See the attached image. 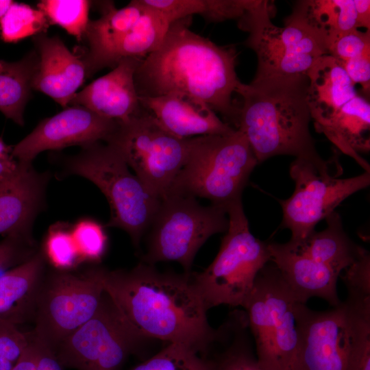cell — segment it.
Segmentation results:
<instances>
[{"mask_svg": "<svg viewBox=\"0 0 370 370\" xmlns=\"http://www.w3.org/2000/svg\"><path fill=\"white\" fill-rule=\"evenodd\" d=\"M189 274L160 272L140 262L130 270L106 269L104 291L142 338L183 345L201 354L219 330L210 325L208 310Z\"/></svg>", "mask_w": 370, "mask_h": 370, "instance_id": "cell-1", "label": "cell"}, {"mask_svg": "<svg viewBox=\"0 0 370 370\" xmlns=\"http://www.w3.org/2000/svg\"><path fill=\"white\" fill-rule=\"evenodd\" d=\"M190 20L171 23L158 47L141 60L134 75L137 94L139 97L188 95L236 129L240 106L233 96L241 83L236 71V51L191 31Z\"/></svg>", "mask_w": 370, "mask_h": 370, "instance_id": "cell-2", "label": "cell"}, {"mask_svg": "<svg viewBox=\"0 0 370 370\" xmlns=\"http://www.w3.org/2000/svg\"><path fill=\"white\" fill-rule=\"evenodd\" d=\"M306 75H256L251 83H241L242 98L238 126L261 163L278 155L293 156L325 168L310 132L312 120L307 101Z\"/></svg>", "mask_w": 370, "mask_h": 370, "instance_id": "cell-3", "label": "cell"}, {"mask_svg": "<svg viewBox=\"0 0 370 370\" xmlns=\"http://www.w3.org/2000/svg\"><path fill=\"white\" fill-rule=\"evenodd\" d=\"M296 370H353L370 345V297L347 295L332 308L297 310Z\"/></svg>", "mask_w": 370, "mask_h": 370, "instance_id": "cell-4", "label": "cell"}, {"mask_svg": "<svg viewBox=\"0 0 370 370\" xmlns=\"http://www.w3.org/2000/svg\"><path fill=\"white\" fill-rule=\"evenodd\" d=\"M258 164L247 138L238 130L188 138L186 160L169 194L204 198L226 208L241 199Z\"/></svg>", "mask_w": 370, "mask_h": 370, "instance_id": "cell-5", "label": "cell"}, {"mask_svg": "<svg viewBox=\"0 0 370 370\" xmlns=\"http://www.w3.org/2000/svg\"><path fill=\"white\" fill-rule=\"evenodd\" d=\"M228 227L212 263L189 274L207 310L220 305L243 307L261 269L270 262L268 243L250 232L242 199L226 208Z\"/></svg>", "mask_w": 370, "mask_h": 370, "instance_id": "cell-6", "label": "cell"}, {"mask_svg": "<svg viewBox=\"0 0 370 370\" xmlns=\"http://www.w3.org/2000/svg\"><path fill=\"white\" fill-rule=\"evenodd\" d=\"M129 168L112 145L101 142L82 147L66 162L69 173L90 180L106 197L110 208L106 226L123 230L138 247L160 199Z\"/></svg>", "mask_w": 370, "mask_h": 370, "instance_id": "cell-7", "label": "cell"}, {"mask_svg": "<svg viewBox=\"0 0 370 370\" xmlns=\"http://www.w3.org/2000/svg\"><path fill=\"white\" fill-rule=\"evenodd\" d=\"M299 304L276 267L267 263L242 307L257 360L264 370H296Z\"/></svg>", "mask_w": 370, "mask_h": 370, "instance_id": "cell-8", "label": "cell"}, {"mask_svg": "<svg viewBox=\"0 0 370 370\" xmlns=\"http://www.w3.org/2000/svg\"><path fill=\"white\" fill-rule=\"evenodd\" d=\"M170 24L142 0L121 8L105 3L102 14L89 21L82 38L87 45L79 58L86 77L106 67L113 69L123 59L144 58L162 42Z\"/></svg>", "mask_w": 370, "mask_h": 370, "instance_id": "cell-9", "label": "cell"}, {"mask_svg": "<svg viewBox=\"0 0 370 370\" xmlns=\"http://www.w3.org/2000/svg\"><path fill=\"white\" fill-rule=\"evenodd\" d=\"M227 227L226 208L212 204L204 206L195 197L169 194L160 199L147 230V249L141 262L152 265L177 262L188 274L200 247L210 236L225 232Z\"/></svg>", "mask_w": 370, "mask_h": 370, "instance_id": "cell-10", "label": "cell"}, {"mask_svg": "<svg viewBox=\"0 0 370 370\" xmlns=\"http://www.w3.org/2000/svg\"><path fill=\"white\" fill-rule=\"evenodd\" d=\"M269 1H259L238 20L247 32L245 43L257 56L256 75H306L317 58L328 54L324 40L291 13L282 27L271 21Z\"/></svg>", "mask_w": 370, "mask_h": 370, "instance_id": "cell-11", "label": "cell"}, {"mask_svg": "<svg viewBox=\"0 0 370 370\" xmlns=\"http://www.w3.org/2000/svg\"><path fill=\"white\" fill-rule=\"evenodd\" d=\"M106 269L95 267L80 273L56 269L46 273L32 334L54 352L97 311L105 293Z\"/></svg>", "mask_w": 370, "mask_h": 370, "instance_id": "cell-12", "label": "cell"}, {"mask_svg": "<svg viewBox=\"0 0 370 370\" xmlns=\"http://www.w3.org/2000/svg\"><path fill=\"white\" fill-rule=\"evenodd\" d=\"M121 155L138 179L159 199L167 195L187 158L188 138L164 130L144 108L119 123L107 143Z\"/></svg>", "mask_w": 370, "mask_h": 370, "instance_id": "cell-13", "label": "cell"}, {"mask_svg": "<svg viewBox=\"0 0 370 370\" xmlns=\"http://www.w3.org/2000/svg\"><path fill=\"white\" fill-rule=\"evenodd\" d=\"M331 169L321 168L306 160L295 158L290 166L295 182L292 195L279 200L282 209V225L291 232V245L302 242L346 198L370 184V172L337 178Z\"/></svg>", "mask_w": 370, "mask_h": 370, "instance_id": "cell-14", "label": "cell"}, {"mask_svg": "<svg viewBox=\"0 0 370 370\" xmlns=\"http://www.w3.org/2000/svg\"><path fill=\"white\" fill-rule=\"evenodd\" d=\"M144 339L130 328L105 292L96 313L54 350L62 367L120 370Z\"/></svg>", "mask_w": 370, "mask_h": 370, "instance_id": "cell-15", "label": "cell"}, {"mask_svg": "<svg viewBox=\"0 0 370 370\" xmlns=\"http://www.w3.org/2000/svg\"><path fill=\"white\" fill-rule=\"evenodd\" d=\"M119 122L100 116L81 106H69L53 116L43 119L12 149L18 162L32 163L41 152L70 146L85 147L108 143Z\"/></svg>", "mask_w": 370, "mask_h": 370, "instance_id": "cell-16", "label": "cell"}, {"mask_svg": "<svg viewBox=\"0 0 370 370\" xmlns=\"http://www.w3.org/2000/svg\"><path fill=\"white\" fill-rule=\"evenodd\" d=\"M48 180V174L36 171L32 163L18 162L0 182V234L34 241L32 225L43 206Z\"/></svg>", "mask_w": 370, "mask_h": 370, "instance_id": "cell-17", "label": "cell"}, {"mask_svg": "<svg viewBox=\"0 0 370 370\" xmlns=\"http://www.w3.org/2000/svg\"><path fill=\"white\" fill-rule=\"evenodd\" d=\"M142 59L121 60L108 73L77 92L69 106H81L119 123L137 115L143 107L136 92L134 75Z\"/></svg>", "mask_w": 370, "mask_h": 370, "instance_id": "cell-18", "label": "cell"}, {"mask_svg": "<svg viewBox=\"0 0 370 370\" xmlns=\"http://www.w3.org/2000/svg\"><path fill=\"white\" fill-rule=\"evenodd\" d=\"M33 40L38 57L33 89L47 95L65 108L87 78L85 65L58 36L42 33L34 36Z\"/></svg>", "mask_w": 370, "mask_h": 370, "instance_id": "cell-19", "label": "cell"}, {"mask_svg": "<svg viewBox=\"0 0 370 370\" xmlns=\"http://www.w3.org/2000/svg\"><path fill=\"white\" fill-rule=\"evenodd\" d=\"M141 106L170 134L180 138L225 134L235 128L204 101L184 93L139 97Z\"/></svg>", "mask_w": 370, "mask_h": 370, "instance_id": "cell-20", "label": "cell"}, {"mask_svg": "<svg viewBox=\"0 0 370 370\" xmlns=\"http://www.w3.org/2000/svg\"><path fill=\"white\" fill-rule=\"evenodd\" d=\"M271 262L301 304L319 297L332 307L341 301L337 293L339 275L326 265L291 249L287 243H268Z\"/></svg>", "mask_w": 370, "mask_h": 370, "instance_id": "cell-21", "label": "cell"}, {"mask_svg": "<svg viewBox=\"0 0 370 370\" xmlns=\"http://www.w3.org/2000/svg\"><path fill=\"white\" fill-rule=\"evenodd\" d=\"M47 260L42 250L0 277V321L18 326L34 317Z\"/></svg>", "mask_w": 370, "mask_h": 370, "instance_id": "cell-22", "label": "cell"}, {"mask_svg": "<svg viewBox=\"0 0 370 370\" xmlns=\"http://www.w3.org/2000/svg\"><path fill=\"white\" fill-rule=\"evenodd\" d=\"M307 101L314 125H319L358 95L341 62L330 55L316 60L306 73Z\"/></svg>", "mask_w": 370, "mask_h": 370, "instance_id": "cell-23", "label": "cell"}, {"mask_svg": "<svg viewBox=\"0 0 370 370\" xmlns=\"http://www.w3.org/2000/svg\"><path fill=\"white\" fill-rule=\"evenodd\" d=\"M340 151L353 158L370 172L369 163L360 153L370 150V104L367 97L357 95L323 123L314 126Z\"/></svg>", "mask_w": 370, "mask_h": 370, "instance_id": "cell-24", "label": "cell"}, {"mask_svg": "<svg viewBox=\"0 0 370 370\" xmlns=\"http://www.w3.org/2000/svg\"><path fill=\"white\" fill-rule=\"evenodd\" d=\"M325 220L327 227L323 230H314L299 244L286 243L293 250L326 265L340 276L356 259L362 247L347 235L337 212H333Z\"/></svg>", "mask_w": 370, "mask_h": 370, "instance_id": "cell-25", "label": "cell"}, {"mask_svg": "<svg viewBox=\"0 0 370 370\" xmlns=\"http://www.w3.org/2000/svg\"><path fill=\"white\" fill-rule=\"evenodd\" d=\"M292 13L320 35L326 47L337 35L362 27L355 0L299 1Z\"/></svg>", "mask_w": 370, "mask_h": 370, "instance_id": "cell-26", "label": "cell"}, {"mask_svg": "<svg viewBox=\"0 0 370 370\" xmlns=\"http://www.w3.org/2000/svg\"><path fill=\"white\" fill-rule=\"evenodd\" d=\"M38 60L34 50L18 61H3L0 70V111L19 125H24V110L34 90Z\"/></svg>", "mask_w": 370, "mask_h": 370, "instance_id": "cell-27", "label": "cell"}, {"mask_svg": "<svg viewBox=\"0 0 370 370\" xmlns=\"http://www.w3.org/2000/svg\"><path fill=\"white\" fill-rule=\"evenodd\" d=\"M219 328L223 349L211 360L213 370H264L254 355L244 310L233 311Z\"/></svg>", "mask_w": 370, "mask_h": 370, "instance_id": "cell-28", "label": "cell"}, {"mask_svg": "<svg viewBox=\"0 0 370 370\" xmlns=\"http://www.w3.org/2000/svg\"><path fill=\"white\" fill-rule=\"evenodd\" d=\"M49 22L39 9L13 2L0 19V35L6 42H16L31 36L45 33Z\"/></svg>", "mask_w": 370, "mask_h": 370, "instance_id": "cell-29", "label": "cell"}, {"mask_svg": "<svg viewBox=\"0 0 370 370\" xmlns=\"http://www.w3.org/2000/svg\"><path fill=\"white\" fill-rule=\"evenodd\" d=\"M90 5L86 0H42L37 6L49 23L60 26L81 42L90 21Z\"/></svg>", "mask_w": 370, "mask_h": 370, "instance_id": "cell-30", "label": "cell"}, {"mask_svg": "<svg viewBox=\"0 0 370 370\" xmlns=\"http://www.w3.org/2000/svg\"><path fill=\"white\" fill-rule=\"evenodd\" d=\"M131 370H213L210 359L187 346L169 343Z\"/></svg>", "mask_w": 370, "mask_h": 370, "instance_id": "cell-31", "label": "cell"}, {"mask_svg": "<svg viewBox=\"0 0 370 370\" xmlns=\"http://www.w3.org/2000/svg\"><path fill=\"white\" fill-rule=\"evenodd\" d=\"M42 252L55 269L72 271L82 263L71 229L64 224H56L49 230Z\"/></svg>", "mask_w": 370, "mask_h": 370, "instance_id": "cell-32", "label": "cell"}, {"mask_svg": "<svg viewBox=\"0 0 370 370\" xmlns=\"http://www.w3.org/2000/svg\"><path fill=\"white\" fill-rule=\"evenodd\" d=\"M169 24L199 14L207 22H215L218 0H143Z\"/></svg>", "mask_w": 370, "mask_h": 370, "instance_id": "cell-33", "label": "cell"}, {"mask_svg": "<svg viewBox=\"0 0 370 370\" xmlns=\"http://www.w3.org/2000/svg\"><path fill=\"white\" fill-rule=\"evenodd\" d=\"M82 262L98 263L107 249L108 237L103 227L92 219H82L71 229Z\"/></svg>", "mask_w": 370, "mask_h": 370, "instance_id": "cell-34", "label": "cell"}, {"mask_svg": "<svg viewBox=\"0 0 370 370\" xmlns=\"http://www.w3.org/2000/svg\"><path fill=\"white\" fill-rule=\"evenodd\" d=\"M328 55L345 61L370 53V31L358 29L344 32L332 39L327 46Z\"/></svg>", "mask_w": 370, "mask_h": 370, "instance_id": "cell-35", "label": "cell"}, {"mask_svg": "<svg viewBox=\"0 0 370 370\" xmlns=\"http://www.w3.org/2000/svg\"><path fill=\"white\" fill-rule=\"evenodd\" d=\"M29 342L28 333L0 321V370H12Z\"/></svg>", "mask_w": 370, "mask_h": 370, "instance_id": "cell-36", "label": "cell"}, {"mask_svg": "<svg viewBox=\"0 0 370 370\" xmlns=\"http://www.w3.org/2000/svg\"><path fill=\"white\" fill-rule=\"evenodd\" d=\"M341 274L347 295L370 297V254L362 247L356 259Z\"/></svg>", "mask_w": 370, "mask_h": 370, "instance_id": "cell-37", "label": "cell"}, {"mask_svg": "<svg viewBox=\"0 0 370 370\" xmlns=\"http://www.w3.org/2000/svg\"><path fill=\"white\" fill-rule=\"evenodd\" d=\"M38 251L34 241L9 236L0 241V277Z\"/></svg>", "mask_w": 370, "mask_h": 370, "instance_id": "cell-38", "label": "cell"}, {"mask_svg": "<svg viewBox=\"0 0 370 370\" xmlns=\"http://www.w3.org/2000/svg\"><path fill=\"white\" fill-rule=\"evenodd\" d=\"M339 61L352 83L355 86L356 84H360L362 86L363 93L367 95L366 97L369 96L370 90V53L345 61Z\"/></svg>", "mask_w": 370, "mask_h": 370, "instance_id": "cell-39", "label": "cell"}, {"mask_svg": "<svg viewBox=\"0 0 370 370\" xmlns=\"http://www.w3.org/2000/svg\"><path fill=\"white\" fill-rule=\"evenodd\" d=\"M36 347L38 370H63L54 352L30 332Z\"/></svg>", "mask_w": 370, "mask_h": 370, "instance_id": "cell-40", "label": "cell"}, {"mask_svg": "<svg viewBox=\"0 0 370 370\" xmlns=\"http://www.w3.org/2000/svg\"><path fill=\"white\" fill-rule=\"evenodd\" d=\"M28 335V344L12 370H38L36 344L30 332Z\"/></svg>", "mask_w": 370, "mask_h": 370, "instance_id": "cell-41", "label": "cell"}, {"mask_svg": "<svg viewBox=\"0 0 370 370\" xmlns=\"http://www.w3.org/2000/svg\"><path fill=\"white\" fill-rule=\"evenodd\" d=\"M18 165V162L12 156V149L0 138V182L10 176Z\"/></svg>", "mask_w": 370, "mask_h": 370, "instance_id": "cell-42", "label": "cell"}, {"mask_svg": "<svg viewBox=\"0 0 370 370\" xmlns=\"http://www.w3.org/2000/svg\"><path fill=\"white\" fill-rule=\"evenodd\" d=\"M13 2L10 0H0V19L4 16Z\"/></svg>", "mask_w": 370, "mask_h": 370, "instance_id": "cell-43", "label": "cell"}, {"mask_svg": "<svg viewBox=\"0 0 370 370\" xmlns=\"http://www.w3.org/2000/svg\"><path fill=\"white\" fill-rule=\"evenodd\" d=\"M3 68V60L0 61V70Z\"/></svg>", "mask_w": 370, "mask_h": 370, "instance_id": "cell-44", "label": "cell"}]
</instances>
